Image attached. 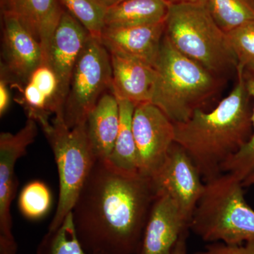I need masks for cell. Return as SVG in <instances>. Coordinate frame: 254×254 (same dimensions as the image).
Listing matches in <instances>:
<instances>
[{
	"mask_svg": "<svg viewBox=\"0 0 254 254\" xmlns=\"http://www.w3.org/2000/svg\"><path fill=\"white\" fill-rule=\"evenodd\" d=\"M157 195L150 177L97 160L72 210L83 248L89 254H138Z\"/></svg>",
	"mask_w": 254,
	"mask_h": 254,
	"instance_id": "cell-1",
	"label": "cell"
},
{
	"mask_svg": "<svg viewBox=\"0 0 254 254\" xmlns=\"http://www.w3.org/2000/svg\"><path fill=\"white\" fill-rule=\"evenodd\" d=\"M236 73V85L216 108L196 110L185 123H174L175 143L186 150L205 182L222 175L224 164L252 136V98L243 70Z\"/></svg>",
	"mask_w": 254,
	"mask_h": 254,
	"instance_id": "cell-2",
	"label": "cell"
},
{
	"mask_svg": "<svg viewBox=\"0 0 254 254\" xmlns=\"http://www.w3.org/2000/svg\"><path fill=\"white\" fill-rule=\"evenodd\" d=\"M156 71L151 102L173 123H185L223 86L224 78L190 59L164 36L155 65Z\"/></svg>",
	"mask_w": 254,
	"mask_h": 254,
	"instance_id": "cell-3",
	"label": "cell"
},
{
	"mask_svg": "<svg viewBox=\"0 0 254 254\" xmlns=\"http://www.w3.org/2000/svg\"><path fill=\"white\" fill-rule=\"evenodd\" d=\"M243 187L230 173L205 182L190 230L209 244L238 246L254 241V210L246 201Z\"/></svg>",
	"mask_w": 254,
	"mask_h": 254,
	"instance_id": "cell-4",
	"label": "cell"
},
{
	"mask_svg": "<svg viewBox=\"0 0 254 254\" xmlns=\"http://www.w3.org/2000/svg\"><path fill=\"white\" fill-rule=\"evenodd\" d=\"M165 36L182 55L223 78L237 62L226 33L214 21L204 3L170 5Z\"/></svg>",
	"mask_w": 254,
	"mask_h": 254,
	"instance_id": "cell-5",
	"label": "cell"
},
{
	"mask_svg": "<svg viewBox=\"0 0 254 254\" xmlns=\"http://www.w3.org/2000/svg\"><path fill=\"white\" fill-rule=\"evenodd\" d=\"M41 127L53 150L59 175L58 206L48 231L54 232L72 212L97 159L87 137L85 124L68 128L63 113H59Z\"/></svg>",
	"mask_w": 254,
	"mask_h": 254,
	"instance_id": "cell-6",
	"label": "cell"
},
{
	"mask_svg": "<svg viewBox=\"0 0 254 254\" xmlns=\"http://www.w3.org/2000/svg\"><path fill=\"white\" fill-rule=\"evenodd\" d=\"M113 86V69L108 50L100 39L90 36L73 70L63 108L68 128L86 122L87 116Z\"/></svg>",
	"mask_w": 254,
	"mask_h": 254,
	"instance_id": "cell-7",
	"label": "cell"
},
{
	"mask_svg": "<svg viewBox=\"0 0 254 254\" xmlns=\"http://www.w3.org/2000/svg\"><path fill=\"white\" fill-rule=\"evenodd\" d=\"M38 132V123L28 118L17 133L2 132L0 134V254H16L17 251L11 215V205L18 187L15 165L18 159L26 154Z\"/></svg>",
	"mask_w": 254,
	"mask_h": 254,
	"instance_id": "cell-8",
	"label": "cell"
},
{
	"mask_svg": "<svg viewBox=\"0 0 254 254\" xmlns=\"http://www.w3.org/2000/svg\"><path fill=\"white\" fill-rule=\"evenodd\" d=\"M138 173L152 178L158 173L175 142V124L151 103L136 105L133 115Z\"/></svg>",
	"mask_w": 254,
	"mask_h": 254,
	"instance_id": "cell-9",
	"label": "cell"
},
{
	"mask_svg": "<svg viewBox=\"0 0 254 254\" xmlns=\"http://www.w3.org/2000/svg\"><path fill=\"white\" fill-rule=\"evenodd\" d=\"M151 179L157 193L168 195L190 222L204 190L205 182L186 150L174 143L161 168Z\"/></svg>",
	"mask_w": 254,
	"mask_h": 254,
	"instance_id": "cell-10",
	"label": "cell"
},
{
	"mask_svg": "<svg viewBox=\"0 0 254 254\" xmlns=\"http://www.w3.org/2000/svg\"><path fill=\"white\" fill-rule=\"evenodd\" d=\"M2 28L1 76L26 85L32 73L43 64L41 45L6 7Z\"/></svg>",
	"mask_w": 254,
	"mask_h": 254,
	"instance_id": "cell-11",
	"label": "cell"
},
{
	"mask_svg": "<svg viewBox=\"0 0 254 254\" xmlns=\"http://www.w3.org/2000/svg\"><path fill=\"white\" fill-rule=\"evenodd\" d=\"M91 35L68 11H64L50 45L48 66L59 83L58 103L64 108L73 70Z\"/></svg>",
	"mask_w": 254,
	"mask_h": 254,
	"instance_id": "cell-12",
	"label": "cell"
},
{
	"mask_svg": "<svg viewBox=\"0 0 254 254\" xmlns=\"http://www.w3.org/2000/svg\"><path fill=\"white\" fill-rule=\"evenodd\" d=\"M190 222L168 195L158 193L145 225L138 254H172Z\"/></svg>",
	"mask_w": 254,
	"mask_h": 254,
	"instance_id": "cell-13",
	"label": "cell"
},
{
	"mask_svg": "<svg viewBox=\"0 0 254 254\" xmlns=\"http://www.w3.org/2000/svg\"><path fill=\"white\" fill-rule=\"evenodd\" d=\"M165 20L141 26L105 27L100 41L110 53L136 58L155 66L165 36Z\"/></svg>",
	"mask_w": 254,
	"mask_h": 254,
	"instance_id": "cell-14",
	"label": "cell"
},
{
	"mask_svg": "<svg viewBox=\"0 0 254 254\" xmlns=\"http://www.w3.org/2000/svg\"><path fill=\"white\" fill-rule=\"evenodd\" d=\"M110 55L113 69L111 91L114 95L129 100L135 105L150 103L156 80L155 66L125 55Z\"/></svg>",
	"mask_w": 254,
	"mask_h": 254,
	"instance_id": "cell-15",
	"label": "cell"
},
{
	"mask_svg": "<svg viewBox=\"0 0 254 254\" xmlns=\"http://www.w3.org/2000/svg\"><path fill=\"white\" fill-rule=\"evenodd\" d=\"M6 6L41 45L48 65L50 45L64 10L59 0H7Z\"/></svg>",
	"mask_w": 254,
	"mask_h": 254,
	"instance_id": "cell-16",
	"label": "cell"
},
{
	"mask_svg": "<svg viewBox=\"0 0 254 254\" xmlns=\"http://www.w3.org/2000/svg\"><path fill=\"white\" fill-rule=\"evenodd\" d=\"M120 107L112 91L106 92L87 116L86 132L97 160L111 154L120 128Z\"/></svg>",
	"mask_w": 254,
	"mask_h": 254,
	"instance_id": "cell-17",
	"label": "cell"
},
{
	"mask_svg": "<svg viewBox=\"0 0 254 254\" xmlns=\"http://www.w3.org/2000/svg\"><path fill=\"white\" fill-rule=\"evenodd\" d=\"M170 4L166 0H127L107 9L105 27L120 28L161 22Z\"/></svg>",
	"mask_w": 254,
	"mask_h": 254,
	"instance_id": "cell-18",
	"label": "cell"
},
{
	"mask_svg": "<svg viewBox=\"0 0 254 254\" xmlns=\"http://www.w3.org/2000/svg\"><path fill=\"white\" fill-rule=\"evenodd\" d=\"M116 98L120 107V128L113 151L105 160L120 171L137 173V149L132 127L136 105L129 100Z\"/></svg>",
	"mask_w": 254,
	"mask_h": 254,
	"instance_id": "cell-19",
	"label": "cell"
},
{
	"mask_svg": "<svg viewBox=\"0 0 254 254\" xmlns=\"http://www.w3.org/2000/svg\"><path fill=\"white\" fill-rule=\"evenodd\" d=\"M204 4L225 33L254 22V0H205Z\"/></svg>",
	"mask_w": 254,
	"mask_h": 254,
	"instance_id": "cell-20",
	"label": "cell"
},
{
	"mask_svg": "<svg viewBox=\"0 0 254 254\" xmlns=\"http://www.w3.org/2000/svg\"><path fill=\"white\" fill-rule=\"evenodd\" d=\"M37 254H89L83 248L76 236L72 212L58 230L47 232L38 246Z\"/></svg>",
	"mask_w": 254,
	"mask_h": 254,
	"instance_id": "cell-21",
	"label": "cell"
},
{
	"mask_svg": "<svg viewBox=\"0 0 254 254\" xmlns=\"http://www.w3.org/2000/svg\"><path fill=\"white\" fill-rule=\"evenodd\" d=\"M244 76L247 89L254 100L252 134L250 141L229 159L222 168V173L231 174L242 182L254 173V71H244Z\"/></svg>",
	"mask_w": 254,
	"mask_h": 254,
	"instance_id": "cell-22",
	"label": "cell"
},
{
	"mask_svg": "<svg viewBox=\"0 0 254 254\" xmlns=\"http://www.w3.org/2000/svg\"><path fill=\"white\" fill-rule=\"evenodd\" d=\"M92 37L101 38L107 9L95 0H59Z\"/></svg>",
	"mask_w": 254,
	"mask_h": 254,
	"instance_id": "cell-23",
	"label": "cell"
},
{
	"mask_svg": "<svg viewBox=\"0 0 254 254\" xmlns=\"http://www.w3.org/2000/svg\"><path fill=\"white\" fill-rule=\"evenodd\" d=\"M51 192L44 182L33 181L23 187L18 198L20 211L30 220H38L49 211Z\"/></svg>",
	"mask_w": 254,
	"mask_h": 254,
	"instance_id": "cell-24",
	"label": "cell"
},
{
	"mask_svg": "<svg viewBox=\"0 0 254 254\" xmlns=\"http://www.w3.org/2000/svg\"><path fill=\"white\" fill-rule=\"evenodd\" d=\"M227 41L236 58L237 68L254 71V22L226 33Z\"/></svg>",
	"mask_w": 254,
	"mask_h": 254,
	"instance_id": "cell-25",
	"label": "cell"
},
{
	"mask_svg": "<svg viewBox=\"0 0 254 254\" xmlns=\"http://www.w3.org/2000/svg\"><path fill=\"white\" fill-rule=\"evenodd\" d=\"M28 82L33 83L47 98L53 106L54 115L63 113V108L58 103V95L59 83L54 71L48 65L41 64L32 73ZM27 82V83H28Z\"/></svg>",
	"mask_w": 254,
	"mask_h": 254,
	"instance_id": "cell-26",
	"label": "cell"
},
{
	"mask_svg": "<svg viewBox=\"0 0 254 254\" xmlns=\"http://www.w3.org/2000/svg\"><path fill=\"white\" fill-rule=\"evenodd\" d=\"M198 254H254V241L238 246H229L220 243H210Z\"/></svg>",
	"mask_w": 254,
	"mask_h": 254,
	"instance_id": "cell-27",
	"label": "cell"
},
{
	"mask_svg": "<svg viewBox=\"0 0 254 254\" xmlns=\"http://www.w3.org/2000/svg\"><path fill=\"white\" fill-rule=\"evenodd\" d=\"M9 81L4 76H1L0 79V116L3 115L7 111L10 104V91L8 87Z\"/></svg>",
	"mask_w": 254,
	"mask_h": 254,
	"instance_id": "cell-28",
	"label": "cell"
},
{
	"mask_svg": "<svg viewBox=\"0 0 254 254\" xmlns=\"http://www.w3.org/2000/svg\"><path fill=\"white\" fill-rule=\"evenodd\" d=\"M189 237V232L182 234L179 239L175 249L172 254H189L187 248V239Z\"/></svg>",
	"mask_w": 254,
	"mask_h": 254,
	"instance_id": "cell-29",
	"label": "cell"
},
{
	"mask_svg": "<svg viewBox=\"0 0 254 254\" xmlns=\"http://www.w3.org/2000/svg\"><path fill=\"white\" fill-rule=\"evenodd\" d=\"M95 1L99 3L105 9H108L112 7V6H115V5H118L120 4V3L127 1V0H95Z\"/></svg>",
	"mask_w": 254,
	"mask_h": 254,
	"instance_id": "cell-30",
	"label": "cell"
},
{
	"mask_svg": "<svg viewBox=\"0 0 254 254\" xmlns=\"http://www.w3.org/2000/svg\"><path fill=\"white\" fill-rule=\"evenodd\" d=\"M170 5L204 3L205 0H166Z\"/></svg>",
	"mask_w": 254,
	"mask_h": 254,
	"instance_id": "cell-31",
	"label": "cell"
},
{
	"mask_svg": "<svg viewBox=\"0 0 254 254\" xmlns=\"http://www.w3.org/2000/svg\"><path fill=\"white\" fill-rule=\"evenodd\" d=\"M242 185L244 187H250L254 185V173H252L250 177H247V179L242 182Z\"/></svg>",
	"mask_w": 254,
	"mask_h": 254,
	"instance_id": "cell-32",
	"label": "cell"
}]
</instances>
